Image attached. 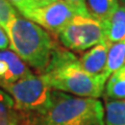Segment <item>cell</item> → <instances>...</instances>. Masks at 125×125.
Listing matches in <instances>:
<instances>
[{"instance_id":"obj_18","label":"cell","mask_w":125,"mask_h":125,"mask_svg":"<svg viewBox=\"0 0 125 125\" xmlns=\"http://www.w3.org/2000/svg\"><path fill=\"white\" fill-rule=\"evenodd\" d=\"M10 46V39L5 29L0 25V49L4 50Z\"/></svg>"},{"instance_id":"obj_7","label":"cell","mask_w":125,"mask_h":125,"mask_svg":"<svg viewBox=\"0 0 125 125\" xmlns=\"http://www.w3.org/2000/svg\"><path fill=\"white\" fill-rule=\"evenodd\" d=\"M32 74L13 50H0V85L13 83Z\"/></svg>"},{"instance_id":"obj_13","label":"cell","mask_w":125,"mask_h":125,"mask_svg":"<svg viewBox=\"0 0 125 125\" xmlns=\"http://www.w3.org/2000/svg\"><path fill=\"white\" fill-rule=\"evenodd\" d=\"M90 15L100 22L105 21L118 9V0H85Z\"/></svg>"},{"instance_id":"obj_14","label":"cell","mask_w":125,"mask_h":125,"mask_svg":"<svg viewBox=\"0 0 125 125\" xmlns=\"http://www.w3.org/2000/svg\"><path fill=\"white\" fill-rule=\"evenodd\" d=\"M105 123L106 125H125V99H106Z\"/></svg>"},{"instance_id":"obj_21","label":"cell","mask_w":125,"mask_h":125,"mask_svg":"<svg viewBox=\"0 0 125 125\" xmlns=\"http://www.w3.org/2000/svg\"><path fill=\"white\" fill-rule=\"evenodd\" d=\"M121 1H122V4L125 5V0H121Z\"/></svg>"},{"instance_id":"obj_4","label":"cell","mask_w":125,"mask_h":125,"mask_svg":"<svg viewBox=\"0 0 125 125\" xmlns=\"http://www.w3.org/2000/svg\"><path fill=\"white\" fill-rule=\"evenodd\" d=\"M0 87L11 96L16 108L28 122L45 108L51 94V89L42 76H37L33 73L16 83Z\"/></svg>"},{"instance_id":"obj_2","label":"cell","mask_w":125,"mask_h":125,"mask_svg":"<svg viewBox=\"0 0 125 125\" xmlns=\"http://www.w3.org/2000/svg\"><path fill=\"white\" fill-rule=\"evenodd\" d=\"M33 125H105V113L97 98L51 90L45 108L29 121Z\"/></svg>"},{"instance_id":"obj_11","label":"cell","mask_w":125,"mask_h":125,"mask_svg":"<svg viewBox=\"0 0 125 125\" xmlns=\"http://www.w3.org/2000/svg\"><path fill=\"white\" fill-rule=\"evenodd\" d=\"M125 62V39L122 41L112 43L108 47L107 60L104 71L101 74V77L106 81L108 77L117 70L124 66Z\"/></svg>"},{"instance_id":"obj_3","label":"cell","mask_w":125,"mask_h":125,"mask_svg":"<svg viewBox=\"0 0 125 125\" xmlns=\"http://www.w3.org/2000/svg\"><path fill=\"white\" fill-rule=\"evenodd\" d=\"M5 31L10 48L26 65L40 74L44 73L56 48L48 31L19 14L7 24Z\"/></svg>"},{"instance_id":"obj_20","label":"cell","mask_w":125,"mask_h":125,"mask_svg":"<svg viewBox=\"0 0 125 125\" xmlns=\"http://www.w3.org/2000/svg\"><path fill=\"white\" fill-rule=\"evenodd\" d=\"M21 125H33V124H31V123H29V122H26V123H22Z\"/></svg>"},{"instance_id":"obj_8","label":"cell","mask_w":125,"mask_h":125,"mask_svg":"<svg viewBox=\"0 0 125 125\" xmlns=\"http://www.w3.org/2000/svg\"><path fill=\"white\" fill-rule=\"evenodd\" d=\"M108 47L109 43L103 41L90 48V50L81 55L79 62L85 72L95 77L101 76L106 65Z\"/></svg>"},{"instance_id":"obj_15","label":"cell","mask_w":125,"mask_h":125,"mask_svg":"<svg viewBox=\"0 0 125 125\" xmlns=\"http://www.w3.org/2000/svg\"><path fill=\"white\" fill-rule=\"evenodd\" d=\"M18 15L15 6L7 0H0V25L6 28L7 24Z\"/></svg>"},{"instance_id":"obj_10","label":"cell","mask_w":125,"mask_h":125,"mask_svg":"<svg viewBox=\"0 0 125 125\" xmlns=\"http://www.w3.org/2000/svg\"><path fill=\"white\" fill-rule=\"evenodd\" d=\"M24 120V116L16 108L11 96L0 89V125H21Z\"/></svg>"},{"instance_id":"obj_5","label":"cell","mask_w":125,"mask_h":125,"mask_svg":"<svg viewBox=\"0 0 125 125\" xmlns=\"http://www.w3.org/2000/svg\"><path fill=\"white\" fill-rule=\"evenodd\" d=\"M57 37L62 45L72 51H84L105 41L102 23L92 16L76 15Z\"/></svg>"},{"instance_id":"obj_17","label":"cell","mask_w":125,"mask_h":125,"mask_svg":"<svg viewBox=\"0 0 125 125\" xmlns=\"http://www.w3.org/2000/svg\"><path fill=\"white\" fill-rule=\"evenodd\" d=\"M7 1H10L16 9L19 10V13H20L22 16L25 13H27L28 10H32L30 4H29V2H28V0H7Z\"/></svg>"},{"instance_id":"obj_16","label":"cell","mask_w":125,"mask_h":125,"mask_svg":"<svg viewBox=\"0 0 125 125\" xmlns=\"http://www.w3.org/2000/svg\"><path fill=\"white\" fill-rule=\"evenodd\" d=\"M65 1L67 3H69V4L75 10L77 15L85 16V17L91 16L89 13V10H88L87 1H85V0H65Z\"/></svg>"},{"instance_id":"obj_12","label":"cell","mask_w":125,"mask_h":125,"mask_svg":"<svg viewBox=\"0 0 125 125\" xmlns=\"http://www.w3.org/2000/svg\"><path fill=\"white\" fill-rule=\"evenodd\" d=\"M104 93L106 99H125V66L121 67L108 77V81L105 85Z\"/></svg>"},{"instance_id":"obj_19","label":"cell","mask_w":125,"mask_h":125,"mask_svg":"<svg viewBox=\"0 0 125 125\" xmlns=\"http://www.w3.org/2000/svg\"><path fill=\"white\" fill-rule=\"evenodd\" d=\"M57 1V0H28L31 9H38V7H43L46 5H49L51 3Z\"/></svg>"},{"instance_id":"obj_6","label":"cell","mask_w":125,"mask_h":125,"mask_svg":"<svg viewBox=\"0 0 125 125\" xmlns=\"http://www.w3.org/2000/svg\"><path fill=\"white\" fill-rule=\"evenodd\" d=\"M77 13L65 0H57L49 5L28 10L23 17L37 23L45 30L58 36L61 30L75 17Z\"/></svg>"},{"instance_id":"obj_1","label":"cell","mask_w":125,"mask_h":125,"mask_svg":"<svg viewBox=\"0 0 125 125\" xmlns=\"http://www.w3.org/2000/svg\"><path fill=\"white\" fill-rule=\"evenodd\" d=\"M41 76L51 90L97 99L102 95L106 83L101 76L95 77L85 72L79 58L71 51L57 47Z\"/></svg>"},{"instance_id":"obj_9","label":"cell","mask_w":125,"mask_h":125,"mask_svg":"<svg viewBox=\"0 0 125 125\" xmlns=\"http://www.w3.org/2000/svg\"><path fill=\"white\" fill-rule=\"evenodd\" d=\"M104 29L105 41L109 44L125 39V5H119L105 21L101 22Z\"/></svg>"}]
</instances>
